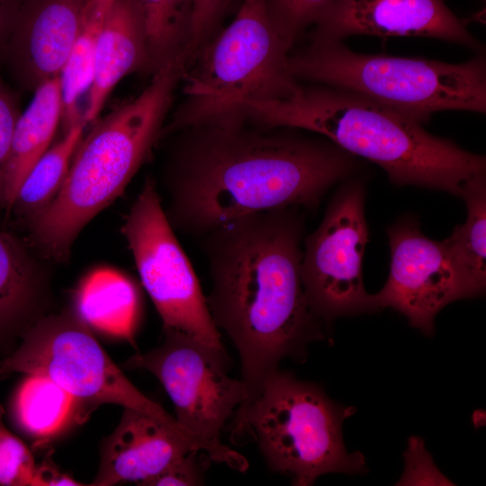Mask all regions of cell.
Returning <instances> with one entry per match:
<instances>
[{
    "instance_id": "1",
    "label": "cell",
    "mask_w": 486,
    "mask_h": 486,
    "mask_svg": "<svg viewBox=\"0 0 486 486\" xmlns=\"http://www.w3.org/2000/svg\"><path fill=\"white\" fill-rule=\"evenodd\" d=\"M163 170L175 231L203 235L248 214L315 209L356 158L302 130L228 116L173 135Z\"/></svg>"
},
{
    "instance_id": "2",
    "label": "cell",
    "mask_w": 486,
    "mask_h": 486,
    "mask_svg": "<svg viewBox=\"0 0 486 486\" xmlns=\"http://www.w3.org/2000/svg\"><path fill=\"white\" fill-rule=\"evenodd\" d=\"M201 238L211 279L208 308L240 357V412L284 358L302 361L310 342L325 338L302 284L304 220L299 207L277 208L239 217Z\"/></svg>"
},
{
    "instance_id": "3",
    "label": "cell",
    "mask_w": 486,
    "mask_h": 486,
    "mask_svg": "<svg viewBox=\"0 0 486 486\" xmlns=\"http://www.w3.org/2000/svg\"><path fill=\"white\" fill-rule=\"evenodd\" d=\"M240 114L260 124L321 136L380 166L396 185L460 195L468 180L485 174L484 156L429 133L419 122L382 103L340 87L299 84L286 97L245 104Z\"/></svg>"
},
{
    "instance_id": "4",
    "label": "cell",
    "mask_w": 486,
    "mask_h": 486,
    "mask_svg": "<svg viewBox=\"0 0 486 486\" xmlns=\"http://www.w3.org/2000/svg\"><path fill=\"white\" fill-rule=\"evenodd\" d=\"M183 53L153 74L135 98L117 105L83 136L50 203L25 226L34 247L62 262L81 230L125 190L160 140L187 66Z\"/></svg>"
},
{
    "instance_id": "5",
    "label": "cell",
    "mask_w": 486,
    "mask_h": 486,
    "mask_svg": "<svg viewBox=\"0 0 486 486\" xmlns=\"http://www.w3.org/2000/svg\"><path fill=\"white\" fill-rule=\"evenodd\" d=\"M292 48L265 0H243L231 22L187 65L180 82L184 98L166 119L160 140L188 127L239 116L247 103L290 95L300 84L288 71Z\"/></svg>"
},
{
    "instance_id": "6",
    "label": "cell",
    "mask_w": 486,
    "mask_h": 486,
    "mask_svg": "<svg viewBox=\"0 0 486 486\" xmlns=\"http://www.w3.org/2000/svg\"><path fill=\"white\" fill-rule=\"evenodd\" d=\"M297 81L347 89L420 123L443 111L486 112V58L462 63L356 52L340 40L310 39L288 58Z\"/></svg>"
},
{
    "instance_id": "7",
    "label": "cell",
    "mask_w": 486,
    "mask_h": 486,
    "mask_svg": "<svg viewBox=\"0 0 486 486\" xmlns=\"http://www.w3.org/2000/svg\"><path fill=\"white\" fill-rule=\"evenodd\" d=\"M354 412L318 384L278 368L259 396L235 413L231 440L256 439L270 470L288 475L293 485L309 486L326 473L367 471L364 455L348 453L343 443L342 423Z\"/></svg>"
},
{
    "instance_id": "8",
    "label": "cell",
    "mask_w": 486,
    "mask_h": 486,
    "mask_svg": "<svg viewBox=\"0 0 486 486\" xmlns=\"http://www.w3.org/2000/svg\"><path fill=\"white\" fill-rule=\"evenodd\" d=\"M10 374H37L51 380L88 415L102 404L122 405L145 412L195 442L175 418L131 383L76 312L38 320L19 347L0 362V377Z\"/></svg>"
},
{
    "instance_id": "9",
    "label": "cell",
    "mask_w": 486,
    "mask_h": 486,
    "mask_svg": "<svg viewBox=\"0 0 486 486\" xmlns=\"http://www.w3.org/2000/svg\"><path fill=\"white\" fill-rule=\"evenodd\" d=\"M161 346L128 359L129 368L151 373L172 400L179 427L212 461L237 471L245 457L220 442V434L246 397L243 382L227 374L229 356L191 337L164 331Z\"/></svg>"
},
{
    "instance_id": "10",
    "label": "cell",
    "mask_w": 486,
    "mask_h": 486,
    "mask_svg": "<svg viewBox=\"0 0 486 486\" xmlns=\"http://www.w3.org/2000/svg\"><path fill=\"white\" fill-rule=\"evenodd\" d=\"M121 230L163 330L225 352L200 281L166 218L152 177L145 179Z\"/></svg>"
},
{
    "instance_id": "11",
    "label": "cell",
    "mask_w": 486,
    "mask_h": 486,
    "mask_svg": "<svg viewBox=\"0 0 486 486\" xmlns=\"http://www.w3.org/2000/svg\"><path fill=\"white\" fill-rule=\"evenodd\" d=\"M364 197L359 181L343 185L319 227L304 238V292L311 310L322 322L372 310L362 272L369 236Z\"/></svg>"
},
{
    "instance_id": "12",
    "label": "cell",
    "mask_w": 486,
    "mask_h": 486,
    "mask_svg": "<svg viewBox=\"0 0 486 486\" xmlns=\"http://www.w3.org/2000/svg\"><path fill=\"white\" fill-rule=\"evenodd\" d=\"M391 248L388 279L370 294L372 310L392 308L425 335L434 333V320L447 304L472 297L452 266L442 241L427 238L418 223L404 218L387 230Z\"/></svg>"
},
{
    "instance_id": "13",
    "label": "cell",
    "mask_w": 486,
    "mask_h": 486,
    "mask_svg": "<svg viewBox=\"0 0 486 486\" xmlns=\"http://www.w3.org/2000/svg\"><path fill=\"white\" fill-rule=\"evenodd\" d=\"M310 39L355 35L418 36L482 52V44L444 0H334L314 24Z\"/></svg>"
},
{
    "instance_id": "14",
    "label": "cell",
    "mask_w": 486,
    "mask_h": 486,
    "mask_svg": "<svg viewBox=\"0 0 486 486\" xmlns=\"http://www.w3.org/2000/svg\"><path fill=\"white\" fill-rule=\"evenodd\" d=\"M86 0H22L1 60L18 86L34 92L60 76Z\"/></svg>"
},
{
    "instance_id": "15",
    "label": "cell",
    "mask_w": 486,
    "mask_h": 486,
    "mask_svg": "<svg viewBox=\"0 0 486 486\" xmlns=\"http://www.w3.org/2000/svg\"><path fill=\"white\" fill-rule=\"evenodd\" d=\"M191 450L202 451L161 420L123 408L119 424L104 441L99 470L91 485L111 486L123 482L145 485Z\"/></svg>"
},
{
    "instance_id": "16",
    "label": "cell",
    "mask_w": 486,
    "mask_h": 486,
    "mask_svg": "<svg viewBox=\"0 0 486 486\" xmlns=\"http://www.w3.org/2000/svg\"><path fill=\"white\" fill-rule=\"evenodd\" d=\"M148 72L144 19L138 0H113L104 22L94 55L93 78L83 112L93 124L110 94L126 76Z\"/></svg>"
},
{
    "instance_id": "17",
    "label": "cell",
    "mask_w": 486,
    "mask_h": 486,
    "mask_svg": "<svg viewBox=\"0 0 486 486\" xmlns=\"http://www.w3.org/2000/svg\"><path fill=\"white\" fill-rule=\"evenodd\" d=\"M75 305V312L89 327L135 345L141 302L136 284L127 275L111 268L92 271L80 283Z\"/></svg>"
},
{
    "instance_id": "18",
    "label": "cell",
    "mask_w": 486,
    "mask_h": 486,
    "mask_svg": "<svg viewBox=\"0 0 486 486\" xmlns=\"http://www.w3.org/2000/svg\"><path fill=\"white\" fill-rule=\"evenodd\" d=\"M62 92L60 77L40 85L27 109L21 112L13 134L6 172V202L10 209L25 176L51 146L61 122Z\"/></svg>"
},
{
    "instance_id": "19",
    "label": "cell",
    "mask_w": 486,
    "mask_h": 486,
    "mask_svg": "<svg viewBox=\"0 0 486 486\" xmlns=\"http://www.w3.org/2000/svg\"><path fill=\"white\" fill-rule=\"evenodd\" d=\"M10 410L16 427L38 446L89 417L65 390L37 374L26 375L18 385Z\"/></svg>"
},
{
    "instance_id": "20",
    "label": "cell",
    "mask_w": 486,
    "mask_h": 486,
    "mask_svg": "<svg viewBox=\"0 0 486 486\" xmlns=\"http://www.w3.org/2000/svg\"><path fill=\"white\" fill-rule=\"evenodd\" d=\"M460 196L466 204V220L442 242L452 266L474 297L484 292L486 284L485 174L468 180Z\"/></svg>"
},
{
    "instance_id": "21",
    "label": "cell",
    "mask_w": 486,
    "mask_h": 486,
    "mask_svg": "<svg viewBox=\"0 0 486 486\" xmlns=\"http://www.w3.org/2000/svg\"><path fill=\"white\" fill-rule=\"evenodd\" d=\"M113 0H86L80 25L68 61L60 75L63 133L85 123L80 112L81 97L88 93L99 35Z\"/></svg>"
},
{
    "instance_id": "22",
    "label": "cell",
    "mask_w": 486,
    "mask_h": 486,
    "mask_svg": "<svg viewBox=\"0 0 486 486\" xmlns=\"http://www.w3.org/2000/svg\"><path fill=\"white\" fill-rule=\"evenodd\" d=\"M86 126L81 122L64 132L25 176L10 207L25 225L44 210L59 191Z\"/></svg>"
},
{
    "instance_id": "23",
    "label": "cell",
    "mask_w": 486,
    "mask_h": 486,
    "mask_svg": "<svg viewBox=\"0 0 486 486\" xmlns=\"http://www.w3.org/2000/svg\"><path fill=\"white\" fill-rule=\"evenodd\" d=\"M40 283L38 266L24 246L0 230V331L30 310Z\"/></svg>"
},
{
    "instance_id": "24",
    "label": "cell",
    "mask_w": 486,
    "mask_h": 486,
    "mask_svg": "<svg viewBox=\"0 0 486 486\" xmlns=\"http://www.w3.org/2000/svg\"><path fill=\"white\" fill-rule=\"evenodd\" d=\"M147 35L148 73L185 52L190 40L191 0H138Z\"/></svg>"
},
{
    "instance_id": "25",
    "label": "cell",
    "mask_w": 486,
    "mask_h": 486,
    "mask_svg": "<svg viewBox=\"0 0 486 486\" xmlns=\"http://www.w3.org/2000/svg\"><path fill=\"white\" fill-rule=\"evenodd\" d=\"M334 0H265L277 30L293 46L301 34L314 25Z\"/></svg>"
},
{
    "instance_id": "26",
    "label": "cell",
    "mask_w": 486,
    "mask_h": 486,
    "mask_svg": "<svg viewBox=\"0 0 486 486\" xmlns=\"http://www.w3.org/2000/svg\"><path fill=\"white\" fill-rule=\"evenodd\" d=\"M0 405V485L33 486L36 466L32 453L3 421Z\"/></svg>"
},
{
    "instance_id": "27",
    "label": "cell",
    "mask_w": 486,
    "mask_h": 486,
    "mask_svg": "<svg viewBox=\"0 0 486 486\" xmlns=\"http://www.w3.org/2000/svg\"><path fill=\"white\" fill-rule=\"evenodd\" d=\"M20 114V105L16 94L0 76V210L7 208L6 172L13 134Z\"/></svg>"
},
{
    "instance_id": "28",
    "label": "cell",
    "mask_w": 486,
    "mask_h": 486,
    "mask_svg": "<svg viewBox=\"0 0 486 486\" xmlns=\"http://www.w3.org/2000/svg\"><path fill=\"white\" fill-rule=\"evenodd\" d=\"M231 0H191L190 40L185 53L192 61L214 32Z\"/></svg>"
},
{
    "instance_id": "29",
    "label": "cell",
    "mask_w": 486,
    "mask_h": 486,
    "mask_svg": "<svg viewBox=\"0 0 486 486\" xmlns=\"http://www.w3.org/2000/svg\"><path fill=\"white\" fill-rule=\"evenodd\" d=\"M211 461L210 456L203 451H188L145 485H202L204 482L205 471Z\"/></svg>"
},
{
    "instance_id": "30",
    "label": "cell",
    "mask_w": 486,
    "mask_h": 486,
    "mask_svg": "<svg viewBox=\"0 0 486 486\" xmlns=\"http://www.w3.org/2000/svg\"><path fill=\"white\" fill-rule=\"evenodd\" d=\"M36 466L33 486L82 485L70 476L60 472L50 461Z\"/></svg>"
},
{
    "instance_id": "31",
    "label": "cell",
    "mask_w": 486,
    "mask_h": 486,
    "mask_svg": "<svg viewBox=\"0 0 486 486\" xmlns=\"http://www.w3.org/2000/svg\"><path fill=\"white\" fill-rule=\"evenodd\" d=\"M22 0H0V60Z\"/></svg>"
}]
</instances>
